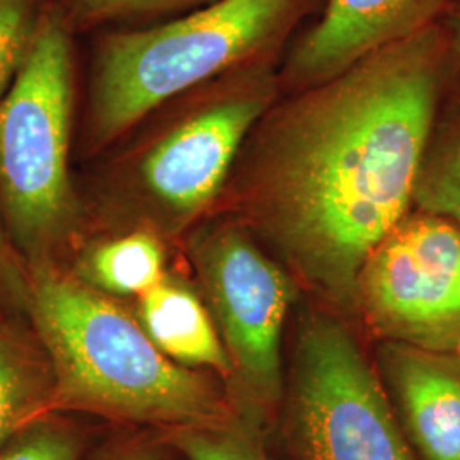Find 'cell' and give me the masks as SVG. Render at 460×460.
I'll list each match as a JSON object with an SVG mask.
<instances>
[{
	"label": "cell",
	"instance_id": "obj_7",
	"mask_svg": "<svg viewBox=\"0 0 460 460\" xmlns=\"http://www.w3.org/2000/svg\"><path fill=\"white\" fill-rule=\"evenodd\" d=\"M201 294L232 365L239 414L266 429L281 397V332L292 285L241 220L214 222L190 241Z\"/></svg>",
	"mask_w": 460,
	"mask_h": 460
},
{
	"label": "cell",
	"instance_id": "obj_14",
	"mask_svg": "<svg viewBox=\"0 0 460 460\" xmlns=\"http://www.w3.org/2000/svg\"><path fill=\"white\" fill-rule=\"evenodd\" d=\"M412 210L460 226V81L450 74L437 104L414 184Z\"/></svg>",
	"mask_w": 460,
	"mask_h": 460
},
{
	"label": "cell",
	"instance_id": "obj_2",
	"mask_svg": "<svg viewBox=\"0 0 460 460\" xmlns=\"http://www.w3.org/2000/svg\"><path fill=\"white\" fill-rule=\"evenodd\" d=\"M24 314L55 372L53 412L157 431L217 423L237 412L214 378L167 358L135 313L66 266L28 268Z\"/></svg>",
	"mask_w": 460,
	"mask_h": 460
},
{
	"label": "cell",
	"instance_id": "obj_17",
	"mask_svg": "<svg viewBox=\"0 0 460 460\" xmlns=\"http://www.w3.org/2000/svg\"><path fill=\"white\" fill-rule=\"evenodd\" d=\"M215 0H60L58 5L72 30L198 9Z\"/></svg>",
	"mask_w": 460,
	"mask_h": 460
},
{
	"label": "cell",
	"instance_id": "obj_11",
	"mask_svg": "<svg viewBox=\"0 0 460 460\" xmlns=\"http://www.w3.org/2000/svg\"><path fill=\"white\" fill-rule=\"evenodd\" d=\"M135 315L167 358L188 368H210L232 377L226 346L214 317L197 292L176 277L161 279L138 296Z\"/></svg>",
	"mask_w": 460,
	"mask_h": 460
},
{
	"label": "cell",
	"instance_id": "obj_3",
	"mask_svg": "<svg viewBox=\"0 0 460 460\" xmlns=\"http://www.w3.org/2000/svg\"><path fill=\"white\" fill-rule=\"evenodd\" d=\"M279 66L261 60L234 68L144 118L85 203L89 229L174 237L208 214L247 135L281 94Z\"/></svg>",
	"mask_w": 460,
	"mask_h": 460
},
{
	"label": "cell",
	"instance_id": "obj_15",
	"mask_svg": "<svg viewBox=\"0 0 460 460\" xmlns=\"http://www.w3.org/2000/svg\"><path fill=\"white\" fill-rule=\"evenodd\" d=\"M164 437L184 460H273L266 429L239 412L224 421L164 431Z\"/></svg>",
	"mask_w": 460,
	"mask_h": 460
},
{
	"label": "cell",
	"instance_id": "obj_8",
	"mask_svg": "<svg viewBox=\"0 0 460 460\" xmlns=\"http://www.w3.org/2000/svg\"><path fill=\"white\" fill-rule=\"evenodd\" d=\"M358 311L385 341L460 355V226L412 210L370 254Z\"/></svg>",
	"mask_w": 460,
	"mask_h": 460
},
{
	"label": "cell",
	"instance_id": "obj_18",
	"mask_svg": "<svg viewBox=\"0 0 460 460\" xmlns=\"http://www.w3.org/2000/svg\"><path fill=\"white\" fill-rule=\"evenodd\" d=\"M38 14L36 0H0V99L28 55Z\"/></svg>",
	"mask_w": 460,
	"mask_h": 460
},
{
	"label": "cell",
	"instance_id": "obj_1",
	"mask_svg": "<svg viewBox=\"0 0 460 460\" xmlns=\"http://www.w3.org/2000/svg\"><path fill=\"white\" fill-rule=\"evenodd\" d=\"M450 74L438 22L324 83L279 94L247 135L220 201L315 290L358 311L363 266L412 212Z\"/></svg>",
	"mask_w": 460,
	"mask_h": 460
},
{
	"label": "cell",
	"instance_id": "obj_13",
	"mask_svg": "<svg viewBox=\"0 0 460 460\" xmlns=\"http://www.w3.org/2000/svg\"><path fill=\"white\" fill-rule=\"evenodd\" d=\"M0 311V447L17 429L53 412L55 372L31 324Z\"/></svg>",
	"mask_w": 460,
	"mask_h": 460
},
{
	"label": "cell",
	"instance_id": "obj_16",
	"mask_svg": "<svg viewBox=\"0 0 460 460\" xmlns=\"http://www.w3.org/2000/svg\"><path fill=\"white\" fill-rule=\"evenodd\" d=\"M89 431L66 412H49L0 447V460H84Z\"/></svg>",
	"mask_w": 460,
	"mask_h": 460
},
{
	"label": "cell",
	"instance_id": "obj_9",
	"mask_svg": "<svg viewBox=\"0 0 460 460\" xmlns=\"http://www.w3.org/2000/svg\"><path fill=\"white\" fill-rule=\"evenodd\" d=\"M452 0H324L279 66V93L290 94L345 72L442 21Z\"/></svg>",
	"mask_w": 460,
	"mask_h": 460
},
{
	"label": "cell",
	"instance_id": "obj_4",
	"mask_svg": "<svg viewBox=\"0 0 460 460\" xmlns=\"http://www.w3.org/2000/svg\"><path fill=\"white\" fill-rule=\"evenodd\" d=\"M324 0H215L163 24L102 34L93 57L84 148L121 142L171 99L234 68L283 60Z\"/></svg>",
	"mask_w": 460,
	"mask_h": 460
},
{
	"label": "cell",
	"instance_id": "obj_21",
	"mask_svg": "<svg viewBox=\"0 0 460 460\" xmlns=\"http://www.w3.org/2000/svg\"><path fill=\"white\" fill-rule=\"evenodd\" d=\"M440 26L447 36L452 72L460 81V0H452L440 21Z\"/></svg>",
	"mask_w": 460,
	"mask_h": 460
},
{
	"label": "cell",
	"instance_id": "obj_19",
	"mask_svg": "<svg viewBox=\"0 0 460 460\" xmlns=\"http://www.w3.org/2000/svg\"><path fill=\"white\" fill-rule=\"evenodd\" d=\"M174 456L164 431L135 428L104 442L87 460H172Z\"/></svg>",
	"mask_w": 460,
	"mask_h": 460
},
{
	"label": "cell",
	"instance_id": "obj_5",
	"mask_svg": "<svg viewBox=\"0 0 460 460\" xmlns=\"http://www.w3.org/2000/svg\"><path fill=\"white\" fill-rule=\"evenodd\" d=\"M72 31L58 4L45 5L28 55L0 99V220L26 268L66 266L89 230L68 169Z\"/></svg>",
	"mask_w": 460,
	"mask_h": 460
},
{
	"label": "cell",
	"instance_id": "obj_20",
	"mask_svg": "<svg viewBox=\"0 0 460 460\" xmlns=\"http://www.w3.org/2000/svg\"><path fill=\"white\" fill-rule=\"evenodd\" d=\"M28 268L13 246L0 220V311L24 313Z\"/></svg>",
	"mask_w": 460,
	"mask_h": 460
},
{
	"label": "cell",
	"instance_id": "obj_10",
	"mask_svg": "<svg viewBox=\"0 0 460 460\" xmlns=\"http://www.w3.org/2000/svg\"><path fill=\"white\" fill-rule=\"evenodd\" d=\"M380 363L418 460H460V355L385 341Z\"/></svg>",
	"mask_w": 460,
	"mask_h": 460
},
{
	"label": "cell",
	"instance_id": "obj_6",
	"mask_svg": "<svg viewBox=\"0 0 460 460\" xmlns=\"http://www.w3.org/2000/svg\"><path fill=\"white\" fill-rule=\"evenodd\" d=\"M281 435L292 460H418L357 341L326 315L300 331Z\"/></svg>",
	"mask_w": 460,
	"mask_h": 460
},
{
	"label": "cell",
	"instance_id": "obj_12",
	"mask_svg": "<svg viewBox=\"0 0 460 460\" xmlns=\"http://www.w3.org/2000/svg\"><path fill=\"white\" fill-rule=\"evenodd\" d=\"M163 237L147 229L85 237L68 271L87 287L113 298L142 296L165 277Z\"/></svg>",
	"mask_w": 460,
	"mask_h": 460
}]
</instances>
